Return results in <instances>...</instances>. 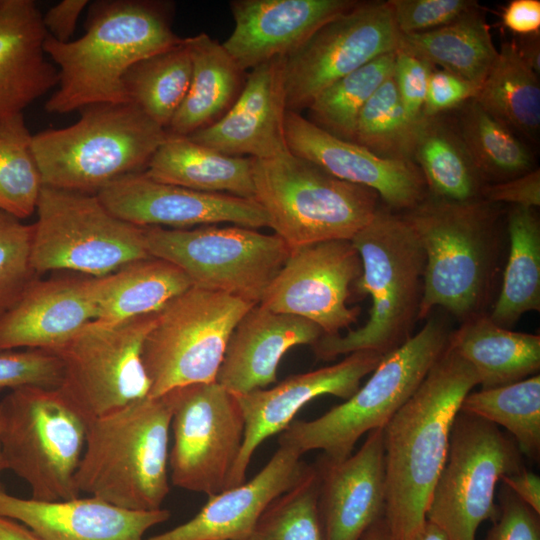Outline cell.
Returning <instances> with one entry per match:
<instances>
[{"instance_id": "21", "label": "cell", "mask_w": 540, "mask_h": 540, "mask_svg": "<svg viewBox=\"0 0 540 540\" xmlns=\"http://www.w3.org/2000/svg\"><path fill=\"white\" fill-rule=\"evenodd\" d=\"M367 434L356 453L337 461L321 455L314 463L323 540H361L385 516L382 429Z\"/></svg>"}, {"instance_id": "54", "label": "cell", "mask_w": 540, "mask_h": 540, "mask_svg": "<svg viewBox=\"0 0 540 540\" xmlns=\"http://www.w3.org/2000/svg\"><path fill=\"white\" fill-rule=\"evenodd\" d=\"M540 33L519 36L514 39L517 51L525 64L540 75Z\"/></svg>"}, {"instance_id": "25", "label": "cell", "mask_w": 540, "mask_h": 540, "mask_svg": "<svg viewBox=\"0 0 540 540\" xmlns=\"http://www.w3.org/2000/svg\"><path fill=\"white\" fill-rule=\"evenodd\" d=\"M0 515L22 523L40 540H145V534L171 513L164 508L130 510L93 496L42 502L0 488Z\"/></svg>"}, {"instance_id": "24", "label": "cell", "mask_w": 540, "mask_h": 540, "mask_svg": "<svg viewBox=\"0 0 540 540\" xmlns=\"http://www.w3.org/2000/svg\"><path fill=\"white\" fill-rule=\"evenodd\" d=\"M302 456L279 444L253 478L208 497L193 518L145 540H246L267 507L303 476L309 464Z\"/></svg>"}, {"instance_id": "47", "label": "cell", "mask_w": 540, "mask_h": 540, "mask_svg": "<svg viewBox=\"0 0 540 540\" xmlns=\"http://www.w3.org/2000/svg\"><path fill=\"white\" fill-rule=\"evenodd\" d=\"M435 67L426 60L398 47L395 50L393 78L402 105L412 121L421 122L428 81Z\"/></svg>"}, {"instance_id": "57", "label": "cell", "mask_w": 540, "mask_h": 540, "mask_svg": "<svg viewBox=\"0 0 540 540\" xmlns=\"http://www.w3.org/2000/svg\"><path fill=\"white\" fill-rule=\"evenodd\" d=\"M412 540H449V538L441 528L426 520L422 529Z\"/></svg>"}, {"instance_id": "7", "label": "cell", "mask_w": 540, "mask_h": 540, "mask_svg": "<svg viewBox=\"0 0 540 540\" xmlns=\"http://www.w3.org/2000/svg\"><path fill=\"white\" fill-rule=\"evenodd\" d=\"M253 182V199L290 249L351 240L379 209L380 197L373 189L338 179L290 150L254 159Z\"/></svg>"}, {"instance_id": "1", "label": "cell", "mask_w": 540, "mask_h": 540, "mask_svg": "<svg viewBox=\"0 0 540 540\" xmlns=\"http://www.w3.org/2000/svg\"><path fill=\"white\" fill-rule=\"evenodd\" d=\"M479 385L448 345L408 401L382 428L385 519L393 540H412L426 522L461 403Z\"/></svg>"}, {"instance_id": "14", "label": "cell", "mask_w": 540, "mask_h": 540, "mask_svg": "<svg viewBox=\"0 0 540 540\" xmlns=\"http://www.w3.org/2000/svg\"><path fill=\"white\" fill-rule=\"evenodd\" d=\"M157 313L113 324L93 320L53 351L63 365L57 389L86 423L149 396L142 353Z\"/></svg>"}, {"instance_id": "45", "label": "cell", "mask_w": 540, "mask_h": 540, "mask_svg": "<svg viewBox=\"0 0 540 540\" xmlns=\"http://www.w3.org/2000/svg\"><path fill=\"white\" fill-rule=\"evenodd\" d=\"M63 365L53 351L26 349L0 352V391L25 386L56 389L62 380Z\"/></svg>"}, {"instance_id": "16", "label": "cell", "mask_w": 540, "mask_h": 540, "mask_svg": "<svg viewBox=\"0 0 540 540\" xmlns=\"http://www.w3.org/2000/svg\"><path fill=\"white\" fill-rule=\"evenodd\" d=\"M400 33L387 1L357 2L285 57L287 110L308 108L337 80L398 48Z\"/></svg>"}, {"instance_id": "58", "label": "cell", "mask_w": 540, "mask_h": 540, "mask_svg": "<svg viewBox=\"0 0 540 540\" xmlns=\"http://www.w3.org/2000/svg\"><path fill=\"white\" fill-rule=\"evenodd\" d=\"M4 470L3 468V463H2V459H1V452H0V472Z\"/></svg>"}, {"instance_id": "23", "label": "cell", "mask_w": 540, "mask_h": 540, "mask_svg": "<svg viewBox=\"0 0 540 540\" xmlns=\"http://www.w3.org/2000/svg\"><path fill=\"white\" fill-rule=\"evenodd\" d=\"M354 0H233L234 29L222 43L242 71L287 57Z\"/></svg>"}, {"instance_id": "41", "label": "cell", "mask_w": 540, "mask_h": 540, "mask_svg": "<svg viewBox=\"0 0 540 540\" xmlns=\"http://www.w3.org/2000/svg\"><path fill=\"white\" fill-rule=\"evenodd\" d=\"M23 113L0 122V210L20 220L36 211L43 187Z\"/></svg>"}, {"instance_id": "13", "label": "cell", "mask_w": 540, "mask_h": 540, "mask_svg": "<svg viewBox=\"0 0 540 540\" xmlns=\"http://www.w3.org/2000/svg\"><path fill=\"white\" fill-rule=\"evenodd\" d=\"M522 456L514 439L497 425L459 411L426 520L441 528L449 540H476L478 527L499 515L497 483L524 468Z\"/></svg>"}, {"instance_id": "18", "label": "cell", "mask_w": 540, "mask_h": 540, "mask_svg": "<svg viewBox=\"0 0 540 540\" xmlns=\"http://www.w3.org/2000/svg\"><path fill=\"white\" fill-rule=\"evenodd\" d=\"M96 196L114 216L139 227L187 229L221 222L252 229L269 227L266 212L254 199L166 184L144 172L122 176Z\"/></svg>"}, {"instance_id": "53", "label": "cell", "mask_w": 540, "mask_h": 540, "mask_svg": "<svg viewBox=\"0 0 540 540\" xmlns=\"http://www.w3.org/2000/svg\"><path fill=\"white\" fill-rule=\"evenodd\" d=\"M511 491L526 505L540 514V477L525 467L501 479Z\"/></svg>"}, {"instance_id": "27", "label": "cell", "mask_w": 540, "mask_h": 540, "mask_svg": "<svg viewBox=\"0 0 540 540\" xmlns=\"http://www.w3.org/2000/svg\"><path fill=\"white\" fill-rule=\"evenodd\" d=\"M323 334L308 319L257 304L234 328L216 382L234 395L264 389L276 382L278 365L288 350L313 346Z\"/></svg>"}, {"instance_id": "5", "label": "cell", "mask_w": 540, "mask_h": 540, "mask_svg": "<svg viewBox=\"0 0 540 540\" xmlns=\"http://www.w3.org/2000/svg\"><path fill=\"white\" fill-rule=\"evenodd\" d=\"M482 198H425L403 218L425 254L418 319L442 307L463 321L479 315L496 253V210Z\"/></svg>"}, {"instance_id": "26", "label": "cell", "mask_w": 540, "mask_h": 540, "mask_svg": "<svg viewBox=\"0 0 540 540\" xmlns=\"http://www.w3.org/2000/svg\"><path fill=\"white\" fill-rule=\"evenodd\" d=\"M95 318L91 277L37 278L0 316V352L54 351Z\"/></svg>"}, {"instance_id": "55", "label": "cell", "mask_w": 540, "mask_h": 540, "mask_svg": "<svg viewBox=\"0 0 540 540\" xmlns=\"http://www.w3.org/2000/svg\"><path fill=\"white\" fill-rule=\"evenodd\" d=\"M0 540H40L20 522L0 515Z\"/></svg>"}, {"instance_id": "22", "label": "cell", "mask_w": 540, "mask_h": 540, "mask_svg": "<svg viewBox=\"0 0 540 540\" xmlns=\"http://www.w3.org/2000/svg\"><path fill=\"white\" fill-rule=\"evenodd\" d=\"M284 62L279 57L253 68L230 109L214 124L187 137L218 152L256 160L288 152Z\"/></svg>"}, {"instance_id": "46", "label": "cell", "mask_w": 540, "mask_h": 540, "mask_svg": "<svg viewBox=\"0 0 540 540\" xmlns=\"http://www.w3.org/2000/svg\"><path fill=\"white\" fill-rule=\"evenodd\" d=\"M400 34L422 33L450 24L478 4L474 0H389Z\"/></svg>"}, {"instance_id": "6", "label": "cell", "mask_w": 540, "mask_h": 540, "mask_svg": "<svg viewBox=\"0 0 540 540\" xmlns=\"http://www.w3.org/2000/svg\"><path fill=\"white\" fill-rule=\"evenodd\" d=\"M80 111L72 125L32 135L44 186L96 194L122 176L143 172L167 136L131 102Z\"/></svg>"}, {"instance_id": "36", "label": "cell", "mask_w": 540, "mask_h": 540, "mask_svg": "<svg viewBox=\"0 0 540 540\" xmlns=\"http://www.w3.org/2000/svg\"><path fill=\"white\" fill-rule=\"evenodd\" d=\"M509 255L499 296L489 318L504 328L540 309V222L532 208L508 214Z\"/></svg>"}, {"instance_id": "40", "label": "cell", "mask_w": 540, "mask_h": 540, "mask_svg": "<svg viewBox=\"0 0 540 540\" xmlns=\"http://www.w3.org/2000/svg\"><path fill=\"white\" fill-rule=\"evenodd\" d=\"M395 51L380 55L318 94L308 106L311 122L330 134L353 141L360 112L392 75Z\"/></svg>"}, {"instance_id": "8", "label": "cell", "mask_w": 540, "mask_h": 540, "mask_svg": "<svg viewBox=\"0 0 540 540\" xmlns=\"http://www.w3.org/2000/svg\"><path fill=\"white\" fill-rule=\"evenodd\" d=\"M442 321L430 318L395 350L385 354L368 381L342 404L313 420H293L279 436L302 455L321 450L331 460L352 454L364 434L382 429L420 386L448 345Z\"/></svg>"}, {"instance_id": "43", "label": "cell", "mask_w": 540, "mask_h": 540, "mask_svg": "<svg viewBox=\"0 0 540 540\" xmlns=\"http://www.w3.org/2000/svg\"><path fill=\"white\" fill-rule=\"evenodd\" d=\"M246 540H323L314 464L267 507Z\"/></svg>"}, {"instance_id": "31", "label": "cell", "mask_w": 540, "mask_h": 540, "mask_svg": "<svg viewBox=\"0 0 540 540\" xmlns=\"http://www.w3.org/2000/svg\"><path fill=\"white\" fill-rule=\"evenodd\" d=\"M448 346L474 369L481 389L518 382L540 369V336L511 331L489 316L465 320Z\"/></svg>"}, {"instance_id": "39", "label": "cell", "mask_w": 540, "mask_h": 540, "mask_svg": "<svg viewBox=\"0 0 540 540\" xmlns=\"http://www.w3.org/2000/svg\"><path fill=\"white\" fill-rule=\"evenodd\" d=\"M460 411L504 427L522 455L533 461L540 457V376L515 383L469 392Z\"/></svg>"}, {"instance_id": "38", "label": "cell", "mask_w": 540, "mask_h": 540, "mask_svg": "<svg viewBox=\"0 0 540 540\" xmlns=\"http://www.w3.org/2000/svg\"><path fill=\"white\" fill-rule=\"evenodd\" d=\"M192 61L185 38L178 45L145 58L123 78L129 102L167 130L188 91Z\"/></svg>"}, {"instance_id": "50", "label": "cell", "mask_w": 540, "mask_h": 540, "mask_svg": "<svg viewBox=\"0 0 540 540\" xmlns=\"http://www.w3.org/2000/svg\"><path fill=\"white\" fill-rule=\"evenodd\" d=\"M481 198L490 203H511L525 208L540 205V171L533 169L515 178L485 184Z\"/></svg>"}, {"instance_id": "32", "label": "cell", "mask_w": 540, "mask_h": 540, "mask_svg": "<svg viewBox=\"0 0 540 540\" xmlns=\"http://www.w3.org/2000/svg\"><path fill=\"white\" fill-rule=\"evenodd\" d=\"M191 286L182 270L163 259L150 256L130 262L91 277L95 321L113 324L156 313Z\"/></svg>"}, {"instance_id": "12", "label": "cell", "mask_w": 540, "mask_h": 540, "mask_svg": "<svg viewBox=\"0 0 540 540\" xmlns=\"http://www.w3.org/2000/svg\"><path fill=\"white\" fill-rule=\"evenodd\" d=\"M147 253L178 267L192 287L260 303L290 248L276 234L205 225L171 229L143 227Z\"/></svg>"}, {"instance_id": "37", "label": "cell", "mask_w": 540, "mask_h": 540, "mask_svg": "<svg viewBox=\"0 0 540 540\" xmlns=\"http://www.w3.org/2000/svg\"><path fill=\"white\" fill-rule=\"evenodd\" d=\"M454 125L484 183L502 182L533 170V157L525 143L475 99L459 108Z\"/></svg>"}, {"instance_id": "9", "label": "cell", "mask_w": 540, "mask_h": 540, "mask_svg": "<svg viewBox=\"0 0 540 540\" xmlns=\"http://www.w3.org/2000/svg\"><path fill=\"white\" fill-rule=\"evenodd\" d=\"M86 422L59 390L25 386L0 400V452L31 489V499L79 497L76 472L86 441Z\"/></svg>"}, {"instance_id": "51", "label": "cell", "mask_w": 540, "mask_h": 540, "mask_svg": "<svg viewBox=\"0 0 540 540\" xmlns=\"http://www.w3.org/2000/svg\"><path fill=\"white\" fill-rule=\"evenodd\" d=\"M88 4L87 0H63L52 6L42 14L43 26L48 36L59 42H68Z\"/></svg>"}, {"instance_id": "15", "label": "cell", "mask_w": 540, "mask_h": 540, "mask_svg": "<svg viewBox=\"0 0 540 540\" xmlns=\"http://www.w3.org/2000/svg\"><path fill=\"white\" fill-rule=\"evenodd\" d=\"M170 391L172 484L208 497L216 495L227 489L244 440L245 421L237 397L216 381Z\"/></svg>"}, {"instance_id": "2", "label": "cell", "mask_w": 540, "mask_h": 540, "mask_svg": "<svg viewBox=\"0 0 540 540\" xmlns=\"http://www.w3.org/2000/svg\"><path fill=\"white\" fill-rule=\"evenodd\" d=\"M172 14L173 5L164 1H97L89 6L80 38L59 42L47 35L44 52L58 67V88L46 111L129 102L123 84L128 69L183 41L172 29Z\"/></svg>"}, {"instance_id": "56", "label": "cell", "mask_w": 540, "mask_h": 540, "mask_svg": "<svg viewBox=\"0 0 540 540\" xmlns=\"http://www.w3.org/2000/svg\"><path fill=\"white\" fill-rule=\"evenodd\" d=\"M361 540H393L385 517L375 522Z\"/></svg>"}, {"instance_id": "42", "label": "cell", "mask_w": 540, "mask_h": 540, "mask_svg": "<svg viewBox=\"0 0 540 540\" xmlns=\"http://www.w3.org/2000/svg\"><path fill=\"white\" fill-rule=\"evenodd\" d=\"M419 123L407 115L391 75L360 112L352 142L381 158L413 162Z\"/></svg>"}, {"instance_id": "35", "label": "cell", "mask_w": 540, "mask_h": 540, "mask_svg": "<svg viewBox=\"0 0 540 540\" xmlns=\"http://www.w3.org/2000/svg\"><path fill=\"white\" fill-rule=\"evenodd\" d=\"M475 101L515 134L536 141L540 132V82L520 57L514 39L505 41L478 89Z\"/></svg>"}, {"instance_id": "17", "label": "cell", "mask_w": 540, "mask_h": 540, "mask_svg": "<svg viewBox=\"0 0 540 540\" xmlns=\"http://www.w3.org/2000/svg\"><path fill=\"white\" fill-rule=\"evenodd\" d=\"M362 272L350 240H330L290 250L287 260L265 291L260 305L276 313L296 315L335 335L357 321L350 308V285Z\"/></svg>"}, {"instance_id": "34", "label": "cell", "mask_w": 540, "mask_h": 540, "mask_svg": "<svg viewBox=\"0 0 540 540\" xmlns=\"http://www.w3.org/2000/svg\"><path fill=\"white\" fill-rule=\"evenodd\" d=\"M412 161L434 198L453 202L481 198L484 181L455 125L440 116L419 123Z\"/></svg>"}, {"instance_id": "3", "label": "cell", "mask_w": 540, "mask_h": 540, "mask_svg": "<svg viewBox=\"0 0 540 540\" xmlns=\"http://www.w3.org/2000/svg\"><path fill=\"white\" fill-rule=\"evenodd\" d=\"M173 393L146 397L86 423L79 492L136 511L161 509L169 493Z\"/></svg>"}, {"instance_id": "48", "label": "cell", "mask_w": 540, "mask_h": 540, "mask_svg": "<svg viewBox=\"0 0 540 540\" xmlns=\"http://www.w3.org/2000/svg\"><path fill=\"white\" fill-rule=\"evenodd\" d=\"M499 515L484 540H540V518L506 485L499 492Z\"/></svg>"}, {"instance_id": "52", "label": "cell", "mask_w": 540, "mask_h": 540, "mask_svg": "<svg viewBox=\"0 0 540 540\" xmlns=\"http://www.w3.org/2000/svg\"><path fill=\"white\" fill-rule=\"evenodd\" d=\"M504 28L518 36L540 33V1L512 0L501 14Z\"/></svg>"}, {"instance_id": "29", "label": "cell", "mask_w": 540, "mask_h": 540, "mask_svg": "<svg viewBox=\"0 0 540 540\" xmlns=\"http://www.w3.org/2000/svg\"><path fill=\"white\" fill-rule=\"evenodd\" d=\"M253 167L254 158L227 155L167 133L143 172L166 184L253 199Z\"/></svg>"}, {"instance_id": "30", "label": "cell", "mask_w": 540, "mask_h": 540, "mask_svg": "<svg viewBox=\"0 0 540 540\" xmlns=\"http://www.w3.org/2000/svg\"><path fill=\"white\" fill-rule=\"evenodd\" d=\"M185 42L192 61L190 85L166 132L187 137L217 122L238 98L246 78L223 45L207 33L186 37Z\"/></svg>"}, {"instance_id": "44", "label": "cell", "mask_w": 540, "mask_h": 540, "mask_svg": "<svg viewBox=\"0 0 540 540\" xmlns=\"http://www.w3.org/2000/svg\"><path fill=\"white\" fill-rule=\"evenodd\" d=\"M33 225L0 210V316L38 278L31 262Z\"/></svg>"}, {"instance_id": "28", "label": "cell", "mask_w": 540, "mask_h": 540, "mask_svg": "<svg viewBox=\"0 0 540 540\" xmlns=\"http://www.w3.org/2000/svg\"><path fill=\"white\" fill-rule=\"evenodd\" d=\"M47 32L33 0H0V122L58 84L44 52Z\"/></svg>"}, {"instance_id": "49", "label": "cell", "mask_w": 540, "mask_h": 540, "mask_svg": "<svg viewBox=\"0 0 540 540\" xmlns=\"http://www.w3.org/2000/svg\"><path fill=\"white\" fill-rule=\"evenodd\" d=\"M478 88L443 69H434L429 77L424 116L434 117L460 108L476 97Z\"/></svg>"}, {"instance_id": "11", "label": "cell", "mask_w": 540, "mask_h": 540, "mask_svg": "<svg viewBox=\"0 0 540 540\" xmlns=\"http://www.w3.org/2000/svg\"><path fill=\"white\" fill-rule=\"evenodd\" d=\"M253 304L225 293L190 287L157 313L142 353L150 398L216 381L229 338Z\"/></svg>"}, {"instance_id": "20", "label": "cell", "mask_w": 540, "mask_h": 540, "mask_svg": "<svg viewBox=\"0 0 540 540\" xmlns=\"http://www.w3.org/2000/svg\"><path fill=\"white\" fill-rule=\"evenodd\" d=\"M285 136L294 155L338 179L373 189L391 209L408 211L427 197L425 180L413 162L381 158L330 134L298 112L287 110Z\"/></svg>"}, {"instance_id": "19", "label": "cell", "mask_w": 540, "mask_h": 540, "mask_svg": "<svg viewBox=\"0 0 540 540\" xmlns=\"http://www.w3.org/2000/svg\"><path fill=\"white\" fill-rule=\"evenodd\" d=\"M383 356L372 350L356 351L334 365L292 375L270 389L236 395L244 416L245 432L227 488L246 481L247 469L259 445L281 433L304 405L322 395L347 400Z\"/></svg>"}, {"instance_id": "10", "label": "cell", "mask_w": 540, "mask_h": 540, "mask_svg": "<svg viewBox=\"0 0 540 540\" xmlns=\"http://www.w3.org/2000/svg\"><path fill=\"white\" fill-rule=\"evenodd\" d=\"M35 212L31 262L38 275L69 270L100 277L150 257L144 228L114 216L96 194L43 186Z\"/></svg>"}, {"instance_id": "33", "label": "cell", "mask_w": 540, "mask_h": 540, "mask_svg": "<svg viewBox=\"0 0 540 540\" xmlns=\"http://www.w3.org/2000/svg\"><path fill=\"white\" fill-rule=\"evenodd\" d=\"M398 47L448 71L478 89L497 56L484 9L477 4L458 19L422 33L400 34Z\"/></svg>"}, {"instance_id": "4", "label": "cell", "mask_w": 540, "mask_h": 540, "mask_svg": "<svg viewBox=\"0 0 540 540\" xmlns=\"http://www.w3.org/2000/svg\"><path fill=\"white\" fill-rule=\"evenodd\" d=\"M362 272L358 293L371 296L366 323L345 335L323 334L313 345L316 356L331 360L360 350L385 355L411 336L423 292L425 254L402 215L379 207L372 220L350 240Z\"/></svg>"}]
</instances>
